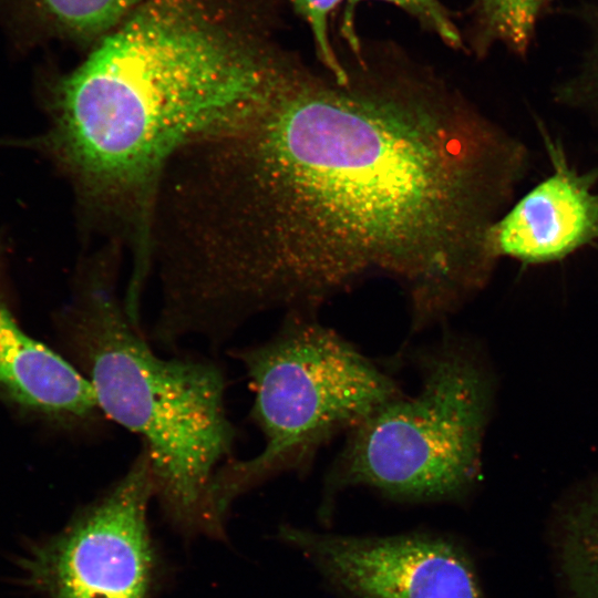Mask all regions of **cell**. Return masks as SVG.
Segmentation results:
<instances>
[{
  "label": "cell",
  "mask_w": 598,
  "mask_h": 598,
  "mask_svg": "<svg viewBox=\"0 0 598 598\" xmlns=\"http://www.w3.org/2000/svg\"><path fill=\"white\" fill-rule=\"evenodd\" d=\"M353 55L344 81L295 58L255 117L190 157L179 208L186 255L207 296L239 322L315 310L383 275L405 288L422 329L483 279L485 126L394 49Z\"/></svg>",
  "instance_id": "cell-1"
},
{
  "label": "cell",
  "mask_w": 598,
  "mask_h": 598,
  "mask_svg": "<svg viewBox=\"0 0 598 598\" xmlns=\"http://www.w3.org/2000/svg\"><path fill=\"white\" fill-rule=\"evenodd\" d=\"M246 0H141L52 93L44 145L102 226L145 254L163 174L267 104L290 54Z\"/></svg>",
  "instance_id": "cell-2"
},
{
  "label": "cell",
  "mask_w": 598,
  "mask_h": 598,
  "mask_svg": "<svg viewBox=\"0 0 598 598\" xmlns=\"http://www.w3.org/2000/svg\"><path fill=\"white\" fill-rule=\"evenodd\" d=\"M116 251L107 247L82 269L58 315L61 338L103 415L142 439L154 495L168 515L217 532L214 478L236 439L224 374L206 359L163 358L151 348L117 295Z\"/></svg>",
  "instance_id": "cell-3"
},
{
  "label": "cell",
  "mask_w": 598,
  "mask_h": 598,
  "mask_svg": "<svg viewBox=\"0 0 598 598\" xmlns=\"http://www.w3.org/2000/svg\"><path fill=\"white\" fill-rule=\"evenodd\" d=\"M311 310H289L267 341L233 350L254 392L251 420L264 448L229 460L214 478L218 516L244 492L276 475L305 471L318 450L401 395L396 382Z\"/></svg>",
  "instance_id": "cell-4"
},
{
  "label": "cell",
  "mask_w": 598,
  "mask_h": 598,
  "mask_svg": "<svg viewBox=\"0 0 598 598\" xmlns=\"http://www.w3.org/2000/svg\"><path fill=\"white\" fill-rule=\"evenodd\" d=\"M421 386L386 402L349 431L326 480L332 496L365 486L410 503L460 501L480 474L488 379L474 352L445 336L417 355Z\"/></svg>",
  "instance_id": "cell-5"
},
{
  "label": "cell",
  "mask_w": 598,
  "mask_h": 598,
  "mask_svg": "<svg viewBox=\"0 0 598 598\" xmlns=\"http://www.w3.org/2000/svg\"><path fill=\"white\" fill-rule=\"evenodd\" d=\"M154 482L142 447L127 472L60 537L37 554L51 598H147L153 553L147 506Z\"/></svg>",
  "instance_id": "cell-6"
},
{
  "label": "cell",
  "mask_w": 598,
  "mask_h": 598,
  "mask_svg": "<svg viewBox=\"0 0 598 598\" xmlns=\"http://www.w3.org/2000/svg\"><path fill=\"white\" fill-rule=\"evenodd\" d=\"M282 536L347 598H482L467 553L446 537H359L296 528Z\"/></svg>",
  "instance_id": "cell-7"
},
{
  "label": "cell",
  "mask_w": 598,
  "mask_h": 598,
  "mask_svg": "<svg viewBox=\"0 0 598 598\" xmlns=\"http://www.w3.org/2000/svg\"><path fill=\"white\" fill-rule=\"evenodd\" d=\"M554 172L487 230L491 256L523 262L561 259L598 239V194L589 175L571 169L550 150Z\"/></svg>",
  "instance_id": "cell-8"
},
{
  "label": "cell",
  "mask_w": 598,
  "mask_h": 598,
  "mask_svg": "<svg viewBox=\"0 0 598 598\" xmlns=\"http://www.w3.org/2000/svg\"><path fill=\"white\" fill-rule=\"evenodd\" d=\"M0 396L19 411L66 430H92L105 419L82 372L22 330L1 283Z\"/></svg>",
  "instance_id": "cell-9"
},
{
  "label": "cell",
  "mask_w": 598,
  "mask_h": 598,
  "mask_svg": "<svg viewBox=\"0 0 598 598\" xmlns=\"http://www.w3.org/2000/svg\"><path fill=\"white\" fill-rule=\"evenodd\" d=\"M557 557L575 598H598V487L561 514Z\"/></svg>",
  "instance_id": "cell-10"
},
{
  "label": "cell",
  "mask_w": 598,
  "mask_h": 598,
  "mask_svg": "<svg viewBox=\"0 0 598 598\" xmlns=\"http://www.w3.org/2000/svg\"><path fill=\"white\" fill-rule=\"evenodd\" d=\"M548 0H472L470 44L483 54L502 44L526 54Z\"/></svg>",
  "instance_id": "cell-11"
},
{
  "label": "cell",
  "mask_w": 598,
  "mask_h": 598,
  "mask_svg": "<svg viewBox=\"0 0 598 598\" xmlns=\"http://www.w3.org/2000/svg\"><path fill=\"white\" fill-rule=\"evenodd\" d=\"M141 0H40L44 12L63 31L79 38H102Z\"/></svg>",
  "instance_id": "cell-12"
},
{
  "label": "cell",
  "mask_w": 598,
  "mask_h": 598,
  "mask_svg": "<svg viewBox=\"0 0 598 598\" xmlns=\"http://www.w3.org/2000/svg\"><path fill=\"white\" fill-rule=\"evenodd\" d=\"M362 1L369 0H339L347 6V22L344 24L346 39L350 50L361 45V40L352 28L351 9ZM396 7L412 18L424 31L430 32L452 49L464 48V37L452 13L442 0H374Z\"/></svg>",
  "instance_id": "cell-13"
},
{
  "label": "cell",
  "mask_w": 598,
  "mask_h": 598,
  "mask_svg": "<svg viewBox=\"0 0 598 598\" xmlns=\"http://www.w3.org/2000/svg\"><path fill=\"white\" fill-rule=\"evenodd\" d=\"M577 13L587 37L585 76L598 86V0L585 1Z\"/></svg>",
  "instance_id": "cell-14"
}]
</instances>
